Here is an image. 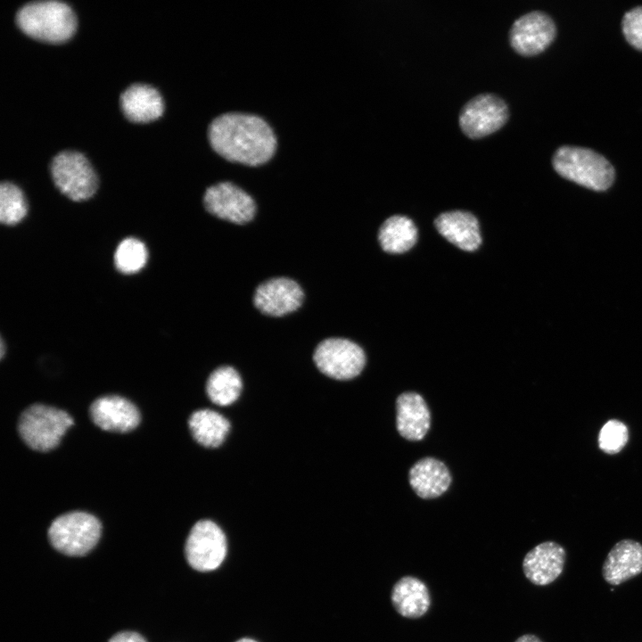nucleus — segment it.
Wrapping results in <instances>:
<instances>
[{"label":"nucleus","instance_id":"nucleus-1","mask_svg":"<svg viewBox=\"0 0 642 642\" xmlns=\"http://www.w3.org/2000/svg\"><path fill=\"white\" fill-rule=\"evenodd\" d=\"M209 140L216 152L227 160L249 166L268 161L276 149L270 126L260 117L245 113H226L209 128Z\"/></svg>","mask_w":642,"mask_h":642},{"label":"nucleus","instance_id":"nucleus-2","mask_svg":"<svg viewBox=\"0 0 642 642\" xmlns=\"http://www.w3.org/2000/svg\"><path fill=\"white\" fill-rule=\"evenodd\" d=\"M16 22L29 37L54 44L68 40L77 27L71 8L58 1L27 4L17 12Z\"/></svg>","mask_w":642,"mask_h":642},{"label":"nucleus","instance_id":"nucleus-3","mask_svg":"<svg viewBox=\"0 0 642 642\" xmlns=\"http://www.w3.org/2000/svg\"><path fill=\"white\" fill-rule=\"evenodd\" d=\"M552 163L560 176L591 190L605 191L614 180L612 164L588 148L562 146L555 152Z\"/></svg>","mask_w":642,"mask_h":642},{"label":"nucleus","instance_id":"nucleus-4","mask_svg":"<svg viewBox=\"0 0 642 642\" xmlns=\"http://www.w3.org/2000/svg\"><path fill=\"white\" fill-rule=\"evenodd\" d=\"M73 419L65 411L54 407L34 404L25 409L19 419L18 430L24 442L34 450L54 449Z\"/></svg>","mask_w":642,"mask_h":642},{"label":"nucleus","instance_id":"nucleus-5","mask_svg":"<svg viewBox=\"0 0 642 642\" xmlns=\"http://www.w3.org/2000/svg\"><path fill=\"white\" fill-rule=\"evenodd\" d=\"M102 526L99 520L86 512H70L58 516L48 529L52 546L72 556L88 553L98 542Z\"/></svg>","mask_w":642,"mask_h":642},{"label":"nucleus","instance_id":"nucleus-6","mask_svg":"<svg viewBox=\"0 0 642 642\" xmlns=\"http://www.w3.org/2000/svg\"><path fill=\"white\" fill-rule=\"evenodd\" d=\"M55 186L75 202L89 199L98 185L96 175L86 158L72 151L58 153L51 164Z\"/></svg>","mask_w":642,"mask_h":642},{"label":"nucleus","instance_id":"nucleus-7","mask_svg":"<svg viewBox=\"0 0 642 642\" xmlns=\"http://www.w3.org/2000/svg\"><path fill=\"white\" fill-rule=\"evenodd\" d=\"M317 367L337 380H350L363 370L366 356L355 342L343 338H329L316 348L313 357Z\"/></svg>","mask_w":642,"mask_h":642},{"label":"nucleus","instance_id":"nucleus-8","mask_svg":"<svg viewBox=\"0 0 642 642\" xmlns=\"http://www.w3.org/2000/svg\"><path fill=\"white\" fill-rule=\"evenodd\" d=\"M185 553L193 569L200 572L215 570L226 554V536L212 521H199L188 534Z\"/></svg>","mask_w":642,"mask_h":642},{"label":"nucleus","instance_id":"nucleus-9","mask_svg":"<svg viewBox=\"0 0 642 642\" xmlns=\"http://www.w3.org/2000/svg\"><path fill=\"white\" fill-rule=\"evenodd\" d=\"M508 108L493 94H480L470 99L459 113V126L471 138H479L500 128L507 120Z\"/></svg>","mask_w":642,"mask_h":642},{"label":"nucleus","instance_id":"nucleus-10","mask_svg":"<svg viewBox=\"0 0 642 642\" xmlns=\"http://www.w3.org/2000/svg\"><path fill=\"white\" fill-rule=\"evenodd\" d=\"M203 202L212 215L238 225L248 223L256 213L253 199L230 182L210 186L205 192Z\"/></svg>","mask_w":642,"mask_h":642},{"label":"nucleus","instance_id":"nucleus-11","mask_svg":"<svg viewBox=\"0 0 642 642\" xmlns=\"http://www.w3.org/2000/svg\"><path fill=\"white\" fill-rule=\"evenodd\" d=\"M553 20L541 11H533L516 19L509 30L513 48L523 55L544 51L556 37Z\"/></svg>","mask_w":642,"mask_h":642},{"label":"nucleus","instance_id":"nucleus-12","mask_svg":"<svg viewBox=\"0 0 642 642\" xmlns=\"http://www.w3.org/2000/svg\"><path fill=\"white\" fill-rule=\"evenodd\" d=\"M303 299L304 293L298 283L286 277H276L257 287L253 303L265 315L282 317L297 310Z\"/></svg>","mask_w":642,"mask_h":642},{"label":"nucleus","instance_id":"nucleus-13","mask_svg":"<svg viewBox=\"0 0 642 642\" xmlns=\"http://www.w3.org/2000/svg\"><path fill=\"white\" fill-rule=\"evenodd\" d=\"M565 560L566 551L562 545L552 540L544 541L525 555L523 572L532 584L547 586L562 574Z\"/></svg>","mask_w":642,"mask_h":642},{"label":"nucleus","instance_id":"nucleus-14","mask_svg":"<svg viewBox=\"0 0 642 642\" xmlns=\"http://www.w3.org/2000/svg\"><path fill=\"white\" fill-rule=\"evenodd\" d=\"M89 412L95 424L108 432H127L135 429L140 422L137 407L128 399L117 395L96 399Z\"/></svg>","mask_w":642,"mask_h":642},{"label":"nucleus","instance_id":"nucleus-15","mask_svg":"<svg viewBox=\"0 0 642 642\" xmlns=\"http://www.w3.org/2000/svg\"><path fill=\"white\" fill-rule=\"evenodd\" d=\"M642 572V544L631 539L616 542L602 566V576L610 585H620Z\"/></svg>","mask_w":642,"mask_h":642},{"label":"nucleus","instance_id":"nucleus-16","mask_svg":"<svg viewBox=\"0 0 642 642\" xmlns=\"http://www.w3.org/2000/svg\"><path fill=\"white\" fill-rule=\"evenodd\" d=\"M430 411L423 397L414 391L401 393L396 400V426L408 440H421L430 428Z\"/></svg>","mask_w":642,"mask_h":642},{"label":"nucleus","instance_id":"nucleus-17","mask_svg":"<svg viewBox=\"0 0 642 642\" xmlns=\"http://www.w3.org/2000/svg\"><path fill=\"white\" fill-rule=\"evenodd\" d=\"M391 602L394 610L408 619L424 616L431 605V595L426 584L417 577L406 575L392 586Z\"/></svg>","mask_w":642,"mask_h":642},{"label":"nucleus","instance_id":"nucleus-18","mask_svg":"<svg viewBox=\"0 0 642 642\" xmlns=\"http://www.w3.org/2000/svg\"><path fill=\"white\" fill-rule=\"evenodd\" d=\"M435 226L443 237L461 250L473 251L482 243L478 220L470 212H444L435 219Z\"/></svg>","mask_w":642,"mask_h":642},{"label":"nucleus","instance_id":"nucleus-19","mask_svg":"<svg viewBox=\"0 0 642 642\" xmlns=\"http://www.w3.org/2000/svg\"><path fill=\"white\" fill-rule=\"evenodd\" d=\"M409 483L422 498H434L442 495L451 483L448 467L434 457L417 461L409 470Z\"/></svg>","mask_w":642,"mask_h":642},{"label":"nucleus","instance_id":"nucleus-20","mask_svg":"<svg viewBox=\"0 0 642 642\" xmlns=\"http://www.w3.org/2000/svg\"><path fill=\"white\" fill-rule=\"evenodd\" d=\"M120 104L127 119L136 123L152 121L163 112L160 95L148 85L135 84L128 87L120 96Z\"/></svg>","mask_w":642,"mask_h":642},{"label":"nucleus","instance_id":"nucleus-21","mask_svg":"<svg viewBox=\"0 0 642 642\" xmlns=\"http://www.w3.org/2000/svg\"><path fill=\"white\" fill-rule=\"evenodd\" d=\"M188 425L194 440L208 448L218 447L230 428L226 418L210 409L193 412L188 420Z\"/></svg>","mask_w":642,"mask_h":642},{"label":"nucleus","instance_id":"nucleus-22","mask_svg":"<svg viewBox=\"0 0 642 642\" xmlns=\"http://www.w3.org/2000/svg\"><path fill=\"white\" fill-rule=\"evenodd\" d=\"M378 239L383 250L389 253H403L411 249L417 239V230L411 219L395 215L381 226Z\"/></svg>","mask_w":642,"mask_h":642},{"label":"nucleus","instance_id":"nucleus-23","mask_svg":"<svg viewBox=\"0 0 642 642\" xmlns=\"http://www.w3.org/2000/svg\"><path fill=\"white\" fill-rule=\"evenodd\" d=\"M242 386L238 372L232 366H224L214 370L209 376L206 391L213 403L228 406L238 399Z\"/></svg>","mask_w":642,"mask_h":642},{"label":"nucleus","instance_id":"nucleus-24","mask_svg":"<svg viewBox=\"0 0 642 642\" xmlns=\"http://www.w3.org/2000/svg\"><path fill=\"white\" fill-rule=\"evenodd\" d=\"M147 249L140 240L128 237L122 240L114 253L116 268L123 274H134L140 271L146 264Z\"/></svg>","mask_w":642,"mask_h":642},{"label":"nucleus","instance_id":"nucleus-25","mask_svg":"<svg viewBox=\"0 0 642 642\" xmlns=\"http://www.w3.org/2000/svg\"><path fill=\"white\" fill-rule=\"evenodd\" d=\"M28 205L21 190L10 182L0 185V220L6 226L20 223L27 215Z\"/></svg>","mask_w":642,"mask_h":642},{"label":"nucleus","instance_id":"nucleus-26","mask_svg":"<svg viewBox=\"0 0 642 642\" xmlns=\"http://www.w3.org/2000/svg\"><path fill=\"white\" fill-rule=\"evenodd\" d=\"M629 439L628 426L621 420L609 419L598 432V447L605 454L616 455L627 445Z\"/></svg>","mask_w":642,"mask_h":642},{"label":"nucleus","instance_id":"nucleus-27","mask_svg":"<svg viewBox=\"0 0 642 642\" xmlns=\"http://www.w3.org/2000/svg\"><path fill=\"white\" fill-rule=\"evenodd\" d=\"M621 27L626 40L642 51V6L627 12L622 18Z\"/></svg>","mask_w":642,"mask_h":642},{"label":"nucleus","instance_id":"nucleus-28","mask_svg":"<svg viewBox=\"0 0 642 642\" xmlns=\"http://www.w3.org/2000/svg\"><path fill=\"white\" fill-rule=\"evenodd\" d=\"M109 642H147L140 634L134 631H123L114 635Z\"/></svg>","mask_w":642,"mask_h":642},{"label":"nucleus","instance_id":"nucleus-29","mask_svg":"<svg viewBox=\"0 0 642 642\" xmlns=\"http://www.w3.org/2000/svg\"><path fill=\"white\" fill-rule=\"evenodd\" d=\"M514 642H542V640L533 634H523L520 636Z\"/></svg>","mask_w":642,"mask_h":642},{"label":"nucleus","instance_id":"nucleus-30","mask_svg":"<svg viewBox=\"0 0 642 642\" xmlns=\"http://www.w3.org/2000/svg\"><path fill=\"white\" fill-rule=\"evenodd\" d=\"M236 642H256V641L253 639H251V638H242V639L237 640Z\"/></svg>","mask_w":642,"mask_h":642},{"label":"nucleus","instance_id":"nucleus-31","mask_svg":"<svg viewBox=\"0 0 642 642\" xmlns=\"http://www.w3.org/2000/svg\"><path fill=\"white\" fill-rule=\"evenodd\" d=\"M4 341L1 340V358L4 357Z\"/></svg>","mask_w":642,"mask_h":642}]
</instances>
